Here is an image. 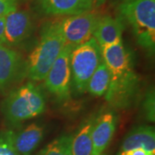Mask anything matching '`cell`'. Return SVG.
Segmentation results:
<instances>
[{"mask_svg": "<svg viewBox=\"0 0 155 155\" xmlns=\"http://www.w3.org/2000/svg\"><path fill=\"white\" fill-rule=\"evenodd\" d=\"M123 24L119 18L110 16L100 17L97 22L93 38L100 48L122 41Z\"/></svg>", "mask_w": 155, "mask_h": 155, "instance_id": "obj_12", "label": "cell"}, {"mask_svg": "<svg viewBox=\"0 0 155 155\" xmlns=\"http://www.w3.org/2000/svg\"><path fill=\"white\" fill-rule=\"evenodd\" d=\"M65 45L59 21L45 23L37 44L28 57L27 77L32 82L43 81Z\"/></svg>", "mask_w": 155, "mask_h": 155, "instance_id": "obj_2", "label": "cell"}, {"mask_svg": "<svg viewBox=\"0 0 155 155\" xmlns=\"http://www.w3.org/2000/svg\"><path fill=\"white\" fill-rule=\"evenodd\" d=\"M12 130L0 133V155H19L12 143Z\"/></svg>", "mask_w": 155, "mask_h": 155, "instance_id": "obj_18", "label": "cell"}, {"mask_svg": "<svg viewBox=\"0 0 155 155\" xmlns=\"http://www.w3.org/2000/svg\"><path fill=\"white\" fill-rule=\"evenodd\" d=\"M21 65L20 55L16 50L5 45L0 46V91L14 80Z\"/></svg>", "mask_w": 155, "mask_h": 155, "instance_id": "obj_14", "label": "cell"}, {"mask_svg": "<svg viewBox=\"0 0 155 155\" xmlns=\"http://www.w3.org/2000/svg\"><path fill=\"white\" fill-rule=\"evenodd\" d=\"M73 48L72 45H65L43 80L47 90L62 101L67 100L71 96V53Z\"/></svg>", "mask_w": 155, "mask_h": 155, "instance_id": "obj_6", "label": "cell"}, {"mask_svg": "<svg viewBox=\"0 0 155 155\" xmlns=\"http://www.w3.org/2000/svg\"><path fill=\"white\" fill-rule=\"evenodd\" d=\"M116 155H155V153H152L143 148H136L127 151H119Z\"/></svg>", "mask_w": 155, "mask_h": 155, "instance_id": "obj_21", "label": "cell"}, {"mask_svg": "<svg viewBox=\"0 0 155 155\" xmlns=\"http://www.w3.org/2000/svg\"><path fill=\"white\" fill-rule=\"evenodd\" d=\"M101 61V49L93 37L73 48L71 53V72L72 88L75 92H86L89 80Z\"/></svg>", "mask_w": 155, "mask_h": 155, "instance_id": "obj_5", "label": "cell"}, {"mask_svg": "<svg viewBox=\"0 0 155 155\" xmlns=\"http://www.w3.org/2000/svg\"><path fill=\"white\" fill-rule=\"evenodd\" d=\"M24 0H0V17H5L12 11H17Z\"/></svg>", "mask_w": 155, "mask_h": 155, "instance_id": "obj_20", "label": "cell"}, {"mask_svg": "<svg viewBox=\"0 0 155 155\" xmlns=\"http://www.w3.org/2000/svg\"><path fill=\"white\" fill-rule=\"evenodd\" d=\"M47 103L43 92L32 81L11 91L2 103V112L12 124L33 119L43 114Z\"/></svg>", "mask_w": 155, "mask_h": 155, "instance_id": "obj_3", "label": "cell"}, {"mask_svg": "<svg viewBox=\"0 0 155 155\" xmlns=\"http://www.w3.org/2000/svg\"><path fill=\"white\" fill-rule=\"evenodd\" d=\"M34 28L30 13L25 10L12 11L5 17V45L12 47L20 44L31 35Z\"/></svg>", "mask_w": 155, "mask_h": 155, "instance_id": "obj_9", "label": "cell"}, {"mask_svg": "<svg viewBox=\"0 0 155 155\" xmlns=\"http://www.w3.org/2000/svg\"><path fill=\"white\" fill-rule=\"evenodd\" d=\"M143 148L152 153H155L154 127L142 125L134 127L125 136L119 151Z\"/></svg>", "mask_w": 155, "mask_h": 155, "instance_id": "obj_13", "label": "cell"}, {"mask_svg": "<svg viewBox=\"0 0 155 155\" xmlns=\"http://www.w3.org/2000/svg\"><path fill=\"white\" fill-rule=\"evenodd\" d=\"M143 110L146 118L151 122H154L155 119V95L154 90H150L146 95L143 103Z\"/></svg>", "mask_w": 155, "mask_h": 155, "instance_id": "obj_19", "label": "cell"}, {"mask_svg": "<svg viewBox=\"0 0 155 155\" xmlns=\"http://www.w3.org/2000/svg\"><path fill=\"white\" fill-rule=\"evenodd\" d=\"M96 115L85 119L74 135H72L71 152L72 155H91L92 140L91 132L96 120Z\"/></svg>", "mask_w": 155, "mask_h": 155, "instance_id": "obj_15", "label": "cell"}, {"mask_svg": "<svg viewBox=\"0 0 155 155\" xmlns=\"http://www.w3.org/2000/svg\"><path fill=\"white\" fill-rule=\"evenodd\" d=\"M118 123L116 111L108 110L97 115L91 132V155H101L110 143Z\"/></svg>", "mask_w": 155, "mask_h": 155, "instance_id": "obj_8", "label": "cell"}, {"mask_svg": "<svg viewBox=\"0 0 155 155\" xmlns=\"http://www.w3.org/2000/svg\"><path fill=\"white\" fill-rule=\"evenodd\" d=\"M5 42V17H0V46Z\"/></svg>", "mask_w": 155, "mask_h": 155, "instance_id": "obj_22", "label": "cell"}, {"mask_svg": "<svg viewBox=\"0 0 155 155\" xmlns=\"http://www.w3.org/2000/svg\"><path fill=\"white\" fill-rule=\"evenodd\" d=\"M110 82V74L108 67L102 60L89 80L86 91L96 97H104L108 91Z\"/></svg>", "mask_w": 155, "mask_h": 155, "instance_id": "obj_16", "label": "cell"}, {"mask_svg": "<svg viewBox=\"0 0 155 155\" xmlns=\"http://www.w3.org/2000/svg\"><path fill=\"white\" fill-rule=\"evenodd\" d=\"M45 134V127L38 122L28 124L19 132H12V143L19 155H32Z\"/></svg>", "mask_w": 155, "mask_h": 155, "instance_id": "obj_10", "label": "cell"}, {"mask_svg": "<svg viewBox=\"0 0 155 155\" xmlns=\"http://www.w3.org/2000/svg\"><path fill=\"white\" fill-rule=\"evenodd\" d=\"M136 41L150 54L155 50V0H123L119 7Z\"/></svg>", "mask_w": 155, "mask_h": 155, "instance_id": "obj_4", "label": "cell"}, {"mask_svg": "<svg viewBox=\"0 0 155 155\" xmlns=\"http://www.w3.org/2000/svg\"><path fill=\"white\" fill-rule=\"evenodd\" d=\"M102 60L108 67L110 82L105 99L116 108L130 104L138 89L139 78L134 72L132 57L123 41L100 48Z\"/></svg>", "mask_w": 155, "mask_h": 155, "instance_id": "obj_1", "label": "cell"}, {"mask_svg": "<svg viewBox=\"0 0 155 155\" xmlns=\"http://www.w3.org/2000/svg\"><path fill=\"white\" fill-rule=\"evenodd\" d=\"M101 155H108V154H107V153H104L103 154H101Z\"/></svg>", "mask_w": 155, "mask_h": 155, "instance_id": "obj_24", "label": "cell"}, {"mask_svg": "<svg viewBox=\"0 0 155 155\" xmlns=\"http://www.w3.org/2000/svg\"><path fill=\"white\" fill-rule=\"evenodd\" d=\"M72 134H62L35 155H72Z\"/></svg>", "mask_w": 155, "mask_h": 155, "instance_id": "obj_17", "label": "cell"}, {"mask_svg": "<svg viewBox=\"0 0 155 155\" xmlns=\"http://www.w3.org/2000/svg\"><path fill=\"white\" fill-rule=\"evenodd\" d=\"M41 11L48 16H72L92 11V0H37Z\"/></svg>", "mask_w": 155, "mask_h": 155, "instance_id": "obj_11", "label": "cell"}, {"mask_svg": "<svg viewBox=\"0 0 155 155\" xmlns=\"http://www.w3.org/2000/svg\"><path fill=\"white\" fill-rule=\"evenodd\" d=\"M106 1H107V0H92L94 6H97V7H98V6L104 5Z\"/></svg>", "mask_w": 155, "mask_h": 155, "instance_id": "obj_23", "label": "cell"}, {"mask_svg": "<svg viewBox=\"0 0 155 155\" xmlns=\"http://www.w3.org/2000/svg\"><path fill=\"white\" fill-rule=\"evenodd\" d=\"M99 17L91 11L68 16L59 21L66 44L76 47L92 38Z\"/></svg>", "mask_w": 155, "mask_h": 155, "instance_id": "obj_7", "label": "cell"}]
</instances>
